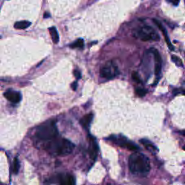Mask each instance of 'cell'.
Listing matches in <instances>:
<instances>
[{
  "label": "cell",
  "mask_w": 185,
  "mask_h": 185,
  "mask_svg": "<svg viewBox=\"0 0 185 185\" xmlns=\"http://www.w3.org/2000/svg\"><path fill=\"white\" fill-rule=\"evenodd\" d=\"M31 25V22L27 20H23V21L16 22L14 25V28L17 30H22L26 29Z\"/></svg>",
  "instance_id": "5bb4252c"
},
{
  "label": "cell",
  "mask_w": 185,
  "mask_h": 185,
  "mask_svg": "<svg viewBox=\"0 0 185 185\" xmlns=\"http://www.w3.org/2000/svg\"><path fill=\"white\" fill-rule=\"evenodd\" d=\"M77 87V82H74V83H73L72 84V88L74 90H76Z\"/></svg>",
  "instance_id": "603a6c76"
},
{
  "label": "cell",
  "mask_w": 185,
  "mask_h": 185,
  "mask_svg": "<svg viewBox=\"0 0 185 185\" xmlns=\"http://www.w3.org/2000/svg\"><path fill=\"white\" fill-rule=\"evenodd\" d=\"M168 1L170 2L171 3H172L173 5L177 6V5H178V4L179 3L180 0H168Z\"/></svg>",
  "instance_id": "7402d4cb"
},
{
  "label": "cell",
  "mask_w": 185,
  "mask_h": 185,
  "mask_svg": "<svg viewBox=\"0 0 185 185\" xmlns=\"http://www.w3.org/2000/svg\"><path fill=\"white\" fill-rule=\"evenodd\" d=\"M153 54L154 56L155 59V74L156 75H159L161 71L162 68V59L157 49H152Z\"/></svg>",
  "instance_id": "ba28073f"
},
{
  "label": "cell",
  "mask_w": 185,
  "mask_h": 185,
  "mask_svg": "<svg viewBox=\"0 0 185 185\" xmlns=\"http://www.w3.org/2000/svg\"><path fill=\"white\" fill-rule=\"evenodd\" d=\"M153 22H154V23L158 26V28L161 30V31H162V33H163L164 37H165L166 41V43H167L168 48H169L171 51H173V50H174V47H173V46L171 44V43L169 40V38H168V35L167 32H166V30L165 29V28H164V27L163 26V25H162L161 22L158 21V20L153 19Z\"/></svg>",
  "instance_id": "8fae6325"
},
{
  "label": "cell",
  "mask_w": 185,
  "mask_h": 185,
  "mask_svg": "<svg viewBox=\"0 0 185 185\" xmlns=\"http://www.w3.org/2000/svg\"><path fill=\"white\" fill-rule=\"evenodd\" d=\"M59 182L60 185H75V178L70 173L59 175Z\"/></svg>",
  "instance_id": "9c48e42d"
},
{
  "label": "cell",
  "mask_w": 185,
  "mask_h": 185,
  "mask_svg": "<svg viewBox=\"0 0 185 185\" xmlns=\"http://www.w3.org/2000/svg\"><path fill=\"white\" fill-rule=\"evenodd\" d=\"M179 133L181 134H182V135H183V136L185 137V130H183V131L179 132Z\"/></svg>",
  "instance_id": "d4e9b609"
},
{
  "label": "cell",
  "mask_w": 185,
  "mask_h": 185,
  "mask_svg": "<svg viewBox=\"0 0 185 185\" xmlns=\"http://www.w3.org/2000/svg\"><path fill=\"white\" fill-rule=\"evenodd\" d=\"M134 91H135V94L139 97L145 96V95L147 94V93H148V90H146V89L143 88H140V87H136Z\"/></svg>",
  "instance_id": "2e32d148"
},
{
  "label": "cell",
  "mask_w": 185,
  "mask_h": 185,
  "mask_svg": "<svg viewBox=\"0 0 185 185\" xmlns=\"http://www.w3.org/2000/svg\"><path fill=\"white\" fill-rule=\"evenodd\" d=\"M36 136L41 140L49 141L58 136V130L54 122H46L36 129Z\"/></svg>",
  "instance_id": "3957f363"
},
{
  "label": "cell",
  "mask_w": 185,
  "mask_h": 185,
  "mask_svg": "<svg viewBox=\"0 0 185 185\" xmlns=\"http://www.w3.org/2000/svg\"><path fill=\"white\" fill-rule=\"evenodd\" d=\"M137 36L143 41H158L160 39L158 34L150 26H143L138 30L136 32Z\"/></svg>",
  "instance_id": "5b68a950"
},
{
  "label": "cell",
  "mask_w": 185,
  "mask_h": 185,
  "mask_svg": "<svg viewBox=\"0 0 185 185\" xmlns=\"http://www.w3.org/2000/svg\"><path fill=\"white\" fill-rule=\"evenodd\" d=\"M108 140L115 143L116 145L120 146V147L132 150V151H137V150H140L139 146L137 145L135 143L129 140L127 138L121 135V134L119 135H111L108 138Z\"/></svg>",
  "instance_id": "277c9868"
},
{
  "label": "cell",
  "mask_w": 185,
  "mask_h": 185,
  "mask_svg": "<svg viewBox=\"0 0 185 185\" xmlns=\"http://www.w3.org/2000/svg\"><path fill=\"white\" fill-rule=\"evenodd\" d=\"M93 114H88L87 115L84 116L83 118L80 120V124H81V126L83 127L84 129L86 130L89 129L90 125L91 124V122L93 121Z\"/></svg>",
  "instance_id": "7c38bea8"
},
{
  "label": "cell",
  "mask_w": 185,
  "mask_h": 185,
  "mask_svg": "<svg viewBox=\"0 0 185 185\" xmlns=\"http://www.w3.org/2000/svg\"><path fill=\"white\" fill-rule=\"evenodd\" d=\"M84 46V40L82 39V38H80V39H77L75 41L74 43H72L71 45H70V48H72V49H75V48H83Z\"/></svg>",
  "instance_id": "e0dca14e"
},
{
  "label": "cell",
  "mask_w": 185,
  "mask_h": 185,
  "mask_svg": "<svg viewBox=\"0 0 185 185\" xmlns=\"http://www.w3.org/2000/svg\"><path fill=\"white\" fill-rule=\"evenodd\" d=\"M119 74L117 66L113 61H109L100 70V75L106 79H112Z\"/></svg>",
  "instance_id": "8992f818"
},
{
  "label": "cell",
  "mask_w": 185,
  "mask_h": 185,
  "mask_svg": "<svg viewBox=\"0 0 185 185\" xmlns=\"http://www.w3.org/2000/svg\"><path fill=\"white\" fill-rule=\"evenodd\" d=\"M132 78L133 80L137 83H142V80H141L140 76H139L138 73L137 72H133L132 74Z\"/></svg>",
  "instance_id": "ffe728a7"
},
{
  "label": "cell",
  "mask_w": 185,
  "mask_h": 185,
  "mask_svg": "<svg viewBox=\"0 0 185 185\" xmlns=\"http://www.w3.org/2000/svg\"><path fill=\"white\" fill-rule=\"evenodd\" d=\"M20 161L18 160L17 158H15L13 161V166H12V169H13V173L15 174H17L18 171H19L20 169Z\"/></svg>",
  "instance_id": "ac0fdd59"
},
{
  "label": "cell",
  "mask_w": 185,
  "mask_h": 185,
  "mask_svg": "<svg viewBox=\"0 0 185 185\" xmlns=\"http://www.w3.org/2000/svg\"><path fill=\"white\" fill-rule=\"evenodd\" d=\"M108 185H111V184H108Z\"/></svg>",
  "instance_id": "484cf974"
},
{
  "label": "cell",
  "mask_w": 185,
  "mask_h": 185,
  "mask_svg": "<svg viewBox=\"0 0 185 185\" xmlns=\"http://www.w3.org/2000/svg\"><path fill=\"white\" fill-rule=\"evenodd\" d=\"M171 61H172L176 65L178 66V67H182V66H183V62H182V59H180L179 57L175 55H172L171 57Z\"/></svg>",
  "instance_id": "d6986e66"
},
{
  "label": "cell",
  "mask_w": 185,
  "mask_h": 185,
  "mask_svg": "<svg viewBox=\"0 0 185 185\" xmlns=\"http://www.w3.org/2000/svg\"><path fill=\"white\" fill-rule=\"evenodd\" d=\"M50 17V15L49 14V13H47V12H46L44 16H43V17H44V18H47V17Z\"/></svg>",
  "instance_id": "cb8c5ba5"
},
{
  "label": "cell",
  "mask_w": 185,
  "mask_h": 185,
  "mask_svg": "<svg viewBox=\"0 0 185 185\" xmlns=\"http://www.w3.org/2000/svg\"><path fill=\"white\" fill-rule=\"evenodd\" d=\"M49 30L54 43H55V44L58 43V42L59 41V36L55 27H51V28H50Z\"/></svg>",
  "instance_id": "9a60e30c"
},
{
  "label": "cell",
  "mask_w": 185,
  "mask_h": 185,
  "mask_svg": "<svg viewBox=\"0 0 185 185\" xmlns=\"http://www.w3.org/2000/svg\"><path fill=\"white\" fill-rule=\"evenodd\" d=\"M56 138L46 143L44 149L52 156H65L71 153L75 148L74 144L67 139Z\"/></svg>",
  "instance_id": "6da1fadb"
},
{
  "label": "cell",
  "mask_w": 185,
  "mask_h": 185,
  "mask_svg": "<svg viewBox=\"0 0 185 185\" xmlns=\"http://www.w3.org/2000/svg\"><path fill=\"white\" fill-rule=\"evenodd\" d=\"M140 142L143 144V145L146 148V149H148L149 151L152 152L153 153H156L158 151V148L155 146V145L152 142H150V140H147V139H141Z\"/></svg>",
  "instance_id": "4fadbf2b"
},
{
  "label": "cell",
  "mask_w": 185,
  "mask_h": 185,
  "mask_svg": "<svg viewBox=\"0 0 185 185\" xmlns=\"http://www.w3.org/2000/svg\"><path fill=\"white\" fill-rule=\"evenodd\" d=\"M129 168L133 174L147 175L150 171V161L144 154L134 152L129 158Z\"/></svg>",
  "instance_id": "7a4b0ae2"
},
{
  "label": "cell",
  "mask_w": 185,
  "mask_h": 185,
  "mask_svg": "<svg viewBox=\"0 0 185 185\" xmlns=\"http://www.w3.org/2000/svg\"><path fill=\"white\" fill-rule=\"evenodd\" d=\"M89 155H90V157L93 160H95L97 157L98 151H99V147H98L96 140H95V138H93L92 136L89 137Z\"/></svg>",
  "instance_id": "52a82bcc"
},
{
  "label": "cell",
  "mask_w": 185,
  "mask_h": 185,
  "mask_svg": "<svg viewBox=\"0 0 185 185\" xmlns=\"http://www.w3.org/2000/svg\"><path fill=\"white\" fill-rule=\"evenodd\" d=\"M4 95L8 100L12 103H15V104L19 103L22 98L21 94L19 92L14 90H7L4 93Z\"/></svg>",
  "instance_id": "30bf717a"
},
{
  "label": "cell",
  "mask_w": 185,
  "mask_h": 185,
  "mask_svg": "<svg viewBox=\"0 0 185 185\" xmlns=\"http://www.w3.org/2000/svg\"><path fill=\"white\" fill-rule=\"evenodd\" d=\"M74 76L76 77L77 79H80L81 78V72L79 71V70H74Z\"/></svg>",
  "instance_id": "44dd1931"
}]
</instances>
